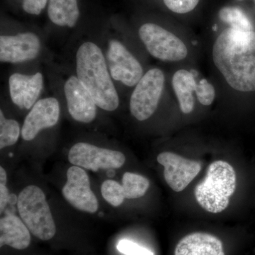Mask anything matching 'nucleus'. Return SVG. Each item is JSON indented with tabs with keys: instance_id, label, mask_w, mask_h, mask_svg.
I'll use <instances>...</instances> for the list:
<instances>
[{
	"instance_id": "f257e3e1",
	"label": "nucleus",
	"mask_w": 255,
	"mask_h": 255,
	"mask_svg": "<svg viewBox=\"0 0 255 255\" xmlns=\"http://www.w3.org/2000/svg\"><path fill=\"white\" fill-rule=\"evenodd\" d=\"M213 60L223 78L234 90L255 91V31L229 28L213 46Z\"/></svg>"
},
{
	"instance_id": "f03ea898",
	"label": "nucleus",
	"mask_w": 255,
	"mask_h": 255,
	"mask_svg": "<svg viewBox=\"0 0 255 255\" xmlns=\"http://www.w3.org/2000/svg\"><path fill=\"white\" fill-rule=\"evenodd\" d=\"M76 73L97 107L107 112H113L118 108V93L103 52L97 44L87 41L79 47L76 53Z\"/></svg>"
},
{
	"instance_id": "7ed1b4c3",
	"label": "nucleus",
	"mask_w": 255,
	"mask_h": 255,
	"mask_svg": "<svg viewBox=\"0 0 255 255\" xmlns=\"http://www.w3.org/2000/svg\"><path fill=\"white\" fill-rule=\"evenodd\" d=\"M236 174L231 164L223 160L212 162L204 180L196 186L194 196L208 212L219 214L227 209L236 189Z\"/></svg>"
},
{
	"instance_id": "20e7f679",
	"label": "nucleus",
	"mask_w": 255,
	"mask_h": 255,
	"mask_svg": "<svg viewBox=\"0 0 255 255\" xmlns=\"http://www.w3.org/2000/svg\"><path fill=\"white\" fill-rule=\"evenodd\" d=\"M17 208L20 218L35 237L43 241L54 237L56 226L41 188L35 185L25 187L18 194Z\"/></svg>"
},
{
	"instance_id": "39448f33",
	"label": "nucleus",
	"mask_w": 255,
	"mask_h": 255,
	"mask_svg": "<svg viewBox=\"0 0 255 255\" xmlns=\"http://www.w3.org/2000/svg\"><path fill=\"white\" fill-rule=\"evenodd\" d=\"M138 33L146 49L154 58L162 61L176 62L187 56L188 50L184 42L159 25L145 23L139 28Z\"/></svg>"
},
{
	"instance_id": "423d86ee",
	"label": "nucleus",
	"mask_w": 255,
	"mask_h": 255,
	"mask_svg": "<svg viewBox=\"0 0 255 255\" xmlns=\"http://www.w3.org/2000/svg\"><path fill=\"white\" fill-rule=\"evenodd\" d=\"M164 76L158 68L149 70L135 85L130 100L132 117L142 122L155 113L163 91Z\"/></svg>"
},
{
	"instance_id": "0eeeda50",
	"label": "nucleus",
	"mask_w": 255,
	"mask_h": 255,
	"mask_svg": "<svg viewBox=\"0 0 255 255\" xmlns=\"http://www.w3.org/2000/svg\"><path fill=\"white\" fill-rule=\"evenodd\" d=\"M68 160L73 165L97 172L100 169L121 168L125 163L126 156L120 151L80 142L69 150Z\"/></svg>"
},
{
	"instance_id": "6e6552de",
	"label": "nucleus",
	"mask_w": 255,
	"mask_h": 255,
	"mask_svg": "<svg viewBox=\"0 0 255 255\" xmlns=\"http://www.w3.org/2000/svg\"><path fill=\"white\" fill-rule=\"evenodd\" d=\"M107 63L112 78L126 86H135L143 76L138 60L118 40L109 42Z\"/></svg>"
},
{
	"instance_id": "1a4fd4ad",
	"label": "nucleus",
	"mask_w": 255,
	"mask_h": 255,
	"mask_svg": "<svg viewBox=\"0 0 255 255\" xmlns=\"http://www.w3.org/2000/svg\"><path fill=\"white\" fill-rule=\"evenodd\" d=\"M67 180L62 190L64 198L75 209L89 214L99 209L97 196L90 187V177L85 169L72 166L67 171Z\"/></svg>"
},
{
	"instance_id": "9d476101",
	"label": "nucleus",
	"mask_w": 255,
	"mask_h": 255,
	"mask_svg": "<svg viewBox=\"0 0 255 255\" xmlns=\"http://www.w3.org/2000/svg\"><path fill=\"white\" fill-rule=\"evenodd\" d=\"M164 167V177L172 190L180 192L189 185L201 169V163L184 158L171 152H163L157 157Z\"/></svg>"
},
{
	"instance_id": "9b49d317",
	"label": "nucleus",
	"mask_w": 255,
	"mask_h": 255,
	"mask_svg": "<svg viewBox=\"0 0 255 255\" xmlns=\"http://www.w3.org/2000/svg\"><path fill=\"white\" fill-rule=\"evenodd\" d=\"M39 37L33 32L0 36V60L1 63H20L38 57L41 50Z\"/></svg>"
},
{
	"instance_id": "f8f14e48",
	"label": "nucleus",
	"mask_w": 255,
	"mask_h": 255,
	"mask_svg": "<svg viewBox=\"0 0 255 255\" xmlns=\"http://www.w3.org/2000/svg\"><path fill=\"white\" fill-rule=\"evenodd\" d=\"M60 115V105L57 99L48 97L38 100L24 119L21 137L26 141L33 140L41 130L56 125Z\"/></svg>"
},
{
	"instance_id": "ddd939ff",
	"label": "nucleus",
	"mask_w": 255,
	"mask_h": 255,
	"mask_svg": "<svg viewBox=\"0 0 255 255\" xmlns=\"http://www.w3.org/2000/svg\"><path fill=\"white\" fill-rule=\"evenodd\" d=\"M69 114L80 123L90 124L97 116V105L78 77H70L64 85Z\"/></svg>"
},
{
	"instance_id": "4468645a",
	"label": "nucleus",
	"mask_w": 255,
	"mask_h": 255,
	"mask_svg": "<svg viewBox=\"0 0 255 255\" xmlns=\"http://www.w3.org/2000/svg\"><path fill=\"white\" fill-rule=\"evenodd\" d=\"M9 87L13 103L20 109L31 110L43 90V75L41 73L31 75L13 74L9 79Z\"/></svg>"
},
{
	"instance_id": "2eb2a0df",
	"label": "nucleus",
	"mask_w": 255,
	"mask_h": 255,
	"mask_svg": "<svg viewBox=\"0 0 255 255\" xmlns=\"http://www.w3.org/2000/svg\"><path fill=\"white\" fill-rule=\"evenodd\" d=\"M174 255H225L222 242L213 235L194 233L178 243Z\"/></svg>"
},
{
	"instance_id": "dca6fc26",
	"label": "nucleus",
	"mask_w": 255,
	"mask_h": 255,
	"mask_svg": "<svg viewBox=\"0 0 255 255\" xmlns=\"http://www.w3.org/2000/svg\"><path fill=\"white\" fill-rule=\"evenodd\" d=\"M31 232L21 218L7 215L0 220V247L24 250L31 243Z\"/></svg>"
},
{
	"instance_id": "f3484780",
	"label": "nucleus",
	"mask_w": 255,
	"mask_h": 255,
	"mask_svg": "<svg viewBox=\"0 0 255 255\" xmlns=\"http://www.w3.org/2000/svg\"><path fill=\"white\" fill-rule=\"evenodd\" d=\"M195 76L190 71L179 70L172 78V84L177 96L181 110L184 114H190L194 108V97L193 93L196 91Z\"/></svg>"
},
{
	"instance_id": "a211bd4d",
	"label": "nucleus",
	"mask_w": 255,
	"mask_h": 255,
	"mask_svg": "<svg viewBox=\"0 0 255 255\" xmlns=\"http://www.w3.org/2000/svg\"><path fill=\"white\" fill-rule=\"evenodd\" d=\"M47 11L54 24L69 28L75 26L80 16L78 0H48Z\"/></svg>"
},
{
	"instance_id": "6ab92c4d",
	"label": "nucleus",
	"mask_w": 255,
	"mask_h": 255,
	"mask_svg": "<svg viewBox=\"0 0 255 255\" xmlns=\"http://www.w3.org/2000/svg\"><path fill=\"white\" fill-rule=\"evenodd\" d=\"M126 199H135L142 197L150 187V182L147 178L132 172H125L122 177Z\"/></svg>"
},
{
	"instance_id": "aec40b11",
	"label": "nucleus",
	"mask_w": 255,
	"mask_h": 255,
	"mask_svg": "<svg viewBox=\"0 0 255 255\" xmlns=\"http://www.w3.org/2000/svg\"><path fill=\"white\" fill-rule=\"evenodd\" d=\"M219 16L221 21L228 23L235 29L243 31H254L251 20L239 8L225 6L220 10Z\"/></svg>"
},
{
	"instance_id": "412c9836",
	"label": "nucleus",
	"mask_w": 255,
	"mask_h": 255,
	"mask_svg": "<svg viewBox=\"0 0 255 255\" xmlns=\"http://www.w3.org/2000/svg\"><path fill=\"white\" fill-rule=\"evenodd\" d=\"M21 130L14 119L5 118L2 110L0 111V149L14 145L19 138Z\"/></svg>"
},
{
	"instance_id": "4be33fe9",
	"label": "nucleus",
	"mask_w": 255,
	"mask_h": 255,
	"mask_svg": "<svg viewBox=\"0 0 255 255\" xmlns=\"http://www.w3.org/2000/svg\"><path fill=\"white\" fill-rule=\"evenodd\" d=\"M101 193L104 199L114 207H119L126 199L122 184L112 179H107L102 183Z\"/></svg>"
},
{
	"instance_id": "5701e85b",
	"label": "nucleus",
	"mask_w": 255,
	"mask_h": 255,
	"mask_svg": "<svg viewBox=\"0 0 255 255\" xmlns=\"http://www.w3.org/2000/svg\"><path fill=\"white\" fill-rule=\"evenodd\" d=\"M195 93L201 105L209 106L214 102L216 92L214 86L206 79L196 83Z\"/></svg>"
},
{
	"instance_id": "b1692460",
	"label": "nucleus",
	"mask_w": 255,
	"mask_h": 255,
	"mask_svg": "<svg viewBox=\"0 0 255 255\" xmlns=\"http://www.w3.org/2000/svg\"><path fill=\"white\" fill-rule=\"evenodd\" d=\"M200 0H163L164 4L177 14H187L194 10Z\"/></svg>"
},
{
	"instance_id": "393cba45",
	"label": "nucleus",
	"mask_w": 255,
	"mask_h": 255,
	"mask_svg": "<svg viewBox=\"0 0 255 255\" xmlns=\"http://www.w3.org/2000/svg\"><path fill=\"white\" fill-rule=\"evenodd\" d=\"M117 248L121 253L125 255H154L152 251L129 240L119 241Z\"/></svg>"
},
{
	"instance_id": "a878e982",
	"label": "nucleus",
	"mask_w": 255,
	"mask_h": 255,
	"mask_svg": "<svg viewBox=\"0 0 255 255\" xmlns=\"http://www.w3.org/2000/svg\"><path fill=\"white\" fill-rule=\"evenodd\" d=\"M7 174L3 167H0V212L2 214L9 201V190L6 187Z\"/></svg>"
},
{
	"instance_id": "bb28decb",
	"label": "nucleus",
	"mask_w": 255,
	"mask_h": 255,
	"mask_svg": "<svg viewBox=\"0 0 255 255\" xmlns=\"http://www.w3.org/2000/svg\"><path fill=\"white\" fill-rule=\"evenodd\" d=\"M48 0H23V9L31 15H39L48 5Z\"/></svg>"
},
{
	"instance_id": "cd10ccee",
	"label": "nucleus",
	"mask_w": 255,
	"mask_h": 255,
	"mask_svg": "<svg viewBox=\"0 0 255 255\" xmlns=\"http://www.w3.org/2000/svg\"><path fill=\"white\" fill-rule=\"evenodd\" d=\"M213 29H214V31H216V30H217V26H216V25H215L214 27L213 28Z\"/></svg>"
},
{
	"instance_id": "c85d7f7f",
	"label": "nucleus",
	"mask_w": 255,
	"mask_h": 255,
	"mask_svg": "<svg viewBox=\"0 0 255 255\" xmlns=\"http://www.w3.org/2000/svg\"></svg>"
}]
</instances>
